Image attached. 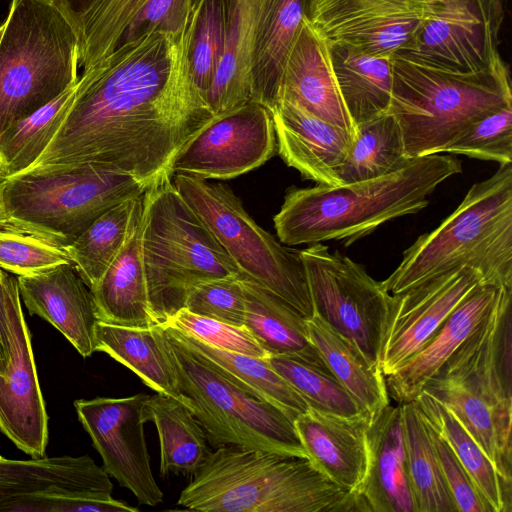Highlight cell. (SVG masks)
Returning <instances> with one entry per match:
<instances>
[{
    "mask_svg": "<svg viewBox=\"0 0 512 512\" xmlns=\"http://www.w3.org/2000/svg\"><path fill=\"white\" fill-rule=\"evenodd\" d=\"M193 26L194 6L178 33L145 32L82 72L59 128L24 172L93 167L148 187L171 179L177 155L215 117L192 76Z\"/></svg>",
    "mask_w": 512,
    "mask_h": 512,
    "instance_id": "obj_1",
    "label": "cell"
},
{
    "mask_svg": "<svg viewBox=\"0 0 512 512\" xmlns=\"http://www.w3.org/2000/svg\"><path fill=\"white\" fill-rule=\"evenodd\" d=\"M461 172L458 158L436 153L365 181L290 188L273 218L277 236L287 245L337 240L349 246L388 221L418 213L438 185Z\"/></svg>",
    "mask_w": 512,
    "mask_h": 512,
    "instance_id": "obj_2",
    "label": "cell"
},
{
    "mask_svg": "<svg viewBox=\"0 0 512 512\" xmlns=\"http://www.w3.org/2000/svg\"><path fill=\"white\" fill-rule=\"evenodd\" d=\"M177 504L207 512H354L355 495L308 457L235 446L211 451Z\"/></svg>",
    "mask_w": 512,
    "mask_h": 512,
    "instance_id": "obj_3",
    "label": "cell"
},
{
    "mask_svg": "<svg viewBox=\"0 0 512 512\" xmlns=\"http://www.w3.org/2000/svg\"><path fill=\"white\" fill-rule=\"evenodd\" d=\"M465 265L485 285L512 287V163L473 184L437 228L404 251L381 285L400 294Z\"/></svg>",
    "mask_w": 512,
    "mask_h": 512,
    "instance_id": "obj_4",
    "label": "cell"
},
{
    "mask_svg": "<svg viewBox=\"0 0 512 512\" xmlns=\"http://www.w3.org/2000/svg\"><path fill=\"white\" fill-rule=\"evenodd\" d=\"M509 105L511 80L502 58L486 70L460 73L392 56L388 112L399 124L409 159L444 153L475 122Z\"/></svg>",
    "mask_w": 512,
    "mask_h": 512,
    "instance_id": "obj_5",
    "label": "cell"
},
{
    "mask_svg": "<svg viewBox=\"0 0 512 512\" xmlns=\"http://www.w3.org/2000/svg\"><path fill=\"white\" fill-rule=\"evenodd\" d=\"M142 259L152 316L164 324L198 282L244 276L171 179L143 194Z\"/></svg>",
    "mask_w": 512,
    "mask_h": 512,
    "instance_id": "obj_6",
    "label": "cell"
},
{
    "mask_svg": "<svg viewBox=\"0 0 512 512\" xmlns=\"http://www.w3.org/2000/svg\"><path fill=\"white\" fill-rule=\"evenodd\" d=\"M0 41V137L79 79L74 29L51 0H12Z\"/></svg>",
    "mask_w": 512,
    "mask_h": 512,
    "instance_id": "obj_7",
    "label": "cell"
},
{
    "mask_svg": "<svg viewBox=\"0 0 512 512\" xmlns=\"http://www.w3.org/2000/svg\"><path fill=\"white\" fill-rule=\"evenodd\" d=\"M148 186L93 167L23 172L0 181V228L63 248L116 204Z\"/></svg>",
    "mask_w": 512,
    "mask_h": 512,
    "instance_id": "obj_8",
    "label": "cell"
},
{
    "mask_svg": "<svg viewBox=\"0 0 512 512\" xmlns=\"http://www.w3.org/2000/svg\"><path fill=\"white\" fill-rule=\"evenodd\" d=\"M163 343L178 389L213 448L235 446L307 457L293 422L282 411L230 382L165 329Z\"/></svg>",
    "mask_w": 512,
    "mask_h": 512,
    "instance_id": "obj_9",
    "label": "cell"
},
{
    "mask_svg": "<svg viewBox=\"0 0 512 512\" xmlns=\"http://www.w3.org/2000/svg\"><path fill=\"white\" fill-rule=\"evenodd\" d=\"M172 183L245 277L306 318L314 314L300 251L261 228L228 186L184 174H173Z\"/></svg>",
    "mask_w": 512,
    "mask_h": 512,
    "instance_id": "obj_10",
    "label": "cell"
},
{
    "mask_svg": "<svg viewBox=\"0 0 512 512\" xmlns=\"http://www.w3.org/2000/svg\"><path fill=\"white\" fill-rule=\"evenodd\" d=\"M314 313L378 364L392 295L364 266L321 243L300 251ZM379 365V364H378Z\"/></svg>",
    "mask_w": 512,
    "mask_h": 512,
    "instance_id": "obj_11",
    "label": "cell"
},
{
    "mask_svg": "<svg viewBox=\"0 0 512 512\" xmlns=\"http://www.w3.org/2000/svg\"><path fill=\"white\" fill-rule=\"evenodd\" d=\"M442 0H310L305 19L327 45L392 57Z\"/></svg>",
    "mask_w": 512,
    "mask_h": 512,
    "instance_id": "obj_12",
    "label": "cell"
},
{
    "mask_svg": "<svg viewBox=\"0 0 512 512\" xmlns=\"http://www.w3.org/2000/svg\"><path fill=\"white\" fill-rule=\"evenodd\" d=\"M502 1L442 0L397 53L460 73L486 70L501 59Z\"/></svg>",
    "mask_w": 512,
    "mask_h": 512,
    "instance_id": "obj_13",
    "label": "cell"
},
{
    "mask_svg": "<svg viewBox=\"0 0 512 512\" xmlns=\"http://www.w3.org/2000/svg\"><path fill=\"white\" fill-rule=\"evenodd\" d=\"M271 111L249 101L216 115L177 155L173 174L230 179L270 159L276 150Z\"/></svg>",
    "mask_w": 512,
    "mask_h": 512,
    "instance_id": "obj_14",
    "label": "cell"
},
{
    "mask_svg": "<svg viewBox=\"0 0 512 512\" xmlns=\"http://www.w3.org/2000/svg\"><path fill=\"white\" fill-rule=\"evenodd\" d=\"M148 396L79 399L74 407L105 472L131 491L140 504L156 506L164 494L152 474L141 420L142 404Z\"/></svg>",
    "mask_w": 512,
    "mask_h": 512,
    "instance_id": "obj_15",
    "label": "cell"
},
{
    "mask_svg": "<svg viewBox=\"0 0 512 512\" xmlns=\"http://www.w3.org/2000/svg\"><path fill=\"white\" fill-rule=\"evenodd\" d=\"M482 276L461 266L400 294H391L378 364L385 377L399 370L433 337Z\"/></svg>",
    "mask_w": 512,
    "mask_h": 512,
    "instance_id": "obj_16",
    "label": "cell"
},
{
    "mask_svg": "<svg viewBox=\"0 0 512 512\" xmlns=\"http://www.w3.org/2000/svg\"><path fill=\"white\" fill-rule=\"evenodd\" d=\"M8 360L0 374V428L24 453L42 458L48 442V416L21 306L18 282L8 294Z\"/></svg>",
    "mask_w": 512,
    "mask_h": 512,
    "instance_id": "obj_17",
    "label": "cell"
},
{
    "mask_svg": "<svg viewBox=\"0 0 512 512\" xmlns=\"http://www.w3.org/2000/svg\"><path fill=\"white\" fill-rule=\"evenodd\" d=\"M270 111L278 152L285 163L317 184L343 186L339 170L352 137L284 95L279 96Z\"/></svg>",
    "mask_w": 512,
    "mask_h": 512,
    "instance_id": "obj_18",
    "label": "cell"
},
{
    "mask_svg": "<svg viewBox=\"0 0 512 512\" xmlns=\"http://www.w3.org/2000/svg\"><path fill=\"white\" fill-rule=\"evenodd\" d=\"M20 298L31 315L59 330L83 357L95 350L98 322L92 294L71 263L17 277Z\"/></svg>",
    "mask_w": 512,
    "mask_h": 512,
    "instance_id": "obj_19",
    "label": "cell"
},
{
    "mask_svg": "<svg viewBox=\"0 0 512 512\" xmlns=\"http://www.w3.org/2000/svg\"><path fill=\"white\" fill-rule=\"evenodd\" d=\"M369 463L354 494L358 511L416 512L410 487L400 404L383 408L368 424Z\"/></svg>",
    "mask_w": 512,
    "mask_h": 512,
    "instance_id": "obj_20",
    "label": "cell"
},
{
    "mask_svg": "<svg viewBox=\"0 0 512 512\" xmlns=\"http://www.w3.org/2000/svg\"><path fill=\"white\" fill-rule=\"evenodd\" d=\"M369 422L363 415L348 418L309 408L293 424L312 463L338 486L355 494L368 469Z\"/></svg>",
    "mask_w": 512,
    "mask_h": 512,
    "instance_id": "obj_21",
    "label": "cell"
},
{
    "mask_svg": "<svg viewBox=\"0 0 512 512\" xmlns=\"http://www.w3.org/2000/svg\"><path fill=\"white\" fill-rule=\"evenodd\" d=\"M280 95L297 101L318 118L341 128L355 139L357 128L339 92L328 45L306 19L286 59Z\"/></svg>",
    "mask_w": 512,
    "mask_h": 512,
    "instance_id": "obj_22",
    "label": "cell"
},
{
    "mask_svg": "<svg viewBox=\"0 0 512 512\" xmlns=\"http://www.w3.org/2000/svg\"><path fill=\"white\" fill-rule=\"evenodd\" d=\"M144 192L135 199L122 248L90 290L98 321L142 328L157 325L150 309L142 259Z\"/></svg>",
    "mask_w": 512,
    "mask_h": 512,
    "instance_id": "obj_23",
    "label": "cell"
},
{
    "mask_svg": "<svg viewBox=\"0 0 512 512\" xmlns=\"http://www.w3.org/2000/svg\"><path fill=\"white\" fill-rule=\"evenodd\" d=\"M499 289L479 285L453 310L418 353L395 373L385 377L388 394L398 404L413 401L421 393L425 384L491 310Z\"/></svg>",
    "mask_w": 512,
    "mask_h": 512,
    "instance_id": "obj_24",
    "label": "cell"
},
{
    "mask_svg": "<svg viewBox=\"0 0 512 512\" xmlns=\"http://www.w3.org/2000/svg\"><path fill=\"white\" fill-rule=\"evenodd\" d=\"M310 0H257L251 63V101L271 110L289 51Z\"/></svg>",
    "mask_w": 512,
    "mask_h": 512,
    "instance_id": "obj_25",
    "label": "cell"
},
{
    "mask_svg": "<svg viewBox=\"0 0 512 512\" xmlns=\"http://www.w3.org/2000/svg\"><path fill=\"white\" fill-rule=\"evenodd\" d=\"M423 390L446 406L511 486V417L497 411L455 378L438 371Z\"/></svg>",
    "mask_w": 512,
    "mask_h": 512,
    "instance_id": "obj_26",
    "label": "cell"
},
{
    "mask_svg": "<svg viewBox=\"0 0 512 512\" xmlns=\"http://www.w3.org/2000/svg\"><path fill=\"white\" fill-rule=\"evenodd\" d=\"M244 326L269 355L285 354L327 367L313 345L307 318L261 284L243 276ZM328 368V367H327Z\"/></svg>",
    "mask_w": 512,
    "mask_h": 512,
    "instance_id": "obj_27",
    "label": "cell"
},
{
    "mask_svg": "<svg viewBox=\"0 0 512 512\" xmlns=\"http://www.w3.org/2000/svg\"><path fill=\"white\" fill-rule=\"evenodd\" d=\"M149 1L51 0L74 29L82 72L97 66L123 44Z\"/></svg>",
    "mask_w": 512,
    "mask_h": 512,
    "instance_id": "obj_28",
    "label": "cell"
},
{
    "mask_svg": "<svg viewBox=\"0 0 512 512\" xmlns=\"http://www.w3.org/2000/svg\"><path fill=\"white\" fill-rule=\"evenodd\" d=\"M163 336L164 329L158 324L142 328L98 321L95 327V350L108 354L133 371L146 386L179 400L189 409V400L178 389Z\"/></svg>",
    "mask_w": 512,
    "mask_h": 512,
    "instance_id": "obj_29",
    "label": "cell"
},
{
    "mask_svg": "<svg viewBox=\"0 0 512 512\" xmlns=\"http://www.w3.org/2000/svg\"><path fill=\"white\" fill-rule=\"evenodd\" d=\"M163 328L230 382L248 394L272 404L292 422L298 415L309 409L305 400L273 370L267 359L226 351L176 328L170 326H163Z\"/></svg>",
    "mask_w": 512,
    "mask_h": 512,
    "instance_id": "obj_30",
    "label": "cell"
},
{
    "mask_svg": "<svg viewBox=\"0 0 512 512\" xmlns=\"http://www.w3.org/2000/svg\"><path fill=\"white\" fill-rule=\"evenodd\" d=\"M307 326L310 339L329 370L371 421L389 405L386 380L379 365L317 314L307 318Z\"/></svg>",
    "mask_w": 512,
    "mask_h": 512,
    "instance_id": "obj_31",
    "label": "cell"
},
{
    "mask_svg": "<svg viewBox=\"0 0 512 512\" xmlns=\"http://www.w3.org/2000/svg\"><path fill=\"white\" fill-rule=\"evenodd\" d=\"M141 420L153 422L160 442V475L193 476L211 450L205 430L192 412L179 400L155 393L141 408Z\"/></svg>",
    "mask_w": 512,
    "mask_h": 512,
    "instance_id": "obj_32",
    "label": "cell"
},
{
    "mask_svg": "<svg viewBox=\"0 0 512 512\" xmlns=\"http://www.w3.org/2000/svg\"><path fill=\"white\" fill-rule=\"evenodd\" d=\"M328 48L339 92L356 128L387 113L392 90V57L369 56L338 44Z\"/></svg>",
    "mask_w": 512,
    "mask_h": 512,
    "instance_id": "obj_33",
    "label": "cell"
},
{
    "mask_svg": "<svg viewBox=\"0 0 512 512\" xmlns=\"http://www.w3.org/2000/svg\"><path fill=\"white\" fill-rule=\"evenodd\" d=\"M257 0H235L222 55L206 102L216 116L251 101V63Z\"/></svg>",
    "mask_w": 512,
    "mask_h": 512,
    "instance_id": "obj_34",
    "label": "cell"
},
{
    "mask_svg": "<svg viewBox=\"0 0 512 512\" xmlns=\"http://www.w3.org/2000/svg\"><path fill=\"white\" fill-rule=\"evenodd\" d=\"M426 421L449 444L491 512L511 511V486L452 412L424 390L413 400Z\"/></svg>",
    "mask_w": 512,
    "mask_h": 512,
    "instance_id": "obj_35",
    "label": "cell"
},
{
    "mask_svg": "<svg viewBox=\"0 0 512 512\" xmlns=\"http://www.w3.org/2000/svg\"><path fill=\"white\" fill-rule=\"evenodd\" d=\"M410 487L416 512H455L426 419L414 401L400 403Z\"/></svg>",
    "mask_w": 512,
    "mask_h": 512,
    "instance_id": "obj_36",
    "label": "cell"
},
{
    "mask_svg": "<svg viewBox=\"0 0 512 512\" xmlns=\"http://www.w3.org/2000/svg\"><path fill=\"white\" fill-rule=\"evenodd\" d=\"M411 160L406 156L399 124L387 112L357 125L339 178L343 185L365 181L398 171Z\"/></svg>",
    "mask_w": 512,
    "mask_h": 512,
    "instance_id": "obj_37",
    "label": "cell"
},
{
    "mask_svg": "<svg viewBox=\"0 0 512 512\" xmlns=\"http://www.w3.org/2000/svg\"><path fill=\"white\" fill-rule=\"evenodd\" d=\"M135 199H126L105 211L62 248L90 290L97 286L126 240Z\"/></svg>",
    "mask_w": 512,
    "mask_h": 512,
    "instance_id": "obj_38",
    "label": "cell"
},
{
    "mask_svg": "<svg viewBox=\"0 0 512 512\" xmlns=\"http://www.w3.org/2000/svg\"><path fill=\"white\" fill-rule=\"evenodd\" d=\"M77 87L78 81L0 137L2 179L16 176L34 164L67 114Z\"/></svg>",
    "mask_w": 512,
    "mask_h": 512,
    "instance_id": "obj_39",
    "label": "cell"
},
{
    "mask_svg": "<svg viewBox=\"0 0 512 512\" xmlns=\"http://www.w3.org/2000/svg\"><path fill=\"white\" fill-rule=\"evenodd\" d=\"M267 361L299 393L310 409L341 417L363 415L368 418L329 368L285 354L270 355Z\"/></svg>",
    "mask_w": 512,
    "mask_h": 512,
    "instance_id": "obj_40",
    "label": "cell"
},
{
    "mask_svg": "<svg viewBox=\"0 0 512 512\" xmlns=\"http://www.w3.org/2000/svg\"><path fill=\"white\" fill-rule=\"evenodd\" d=\"M235 0H194L190 62L194 82L207 97L225 45Z\"/></svg>",
    "mask_w": 512,
    "mask_h": 512,
    "instance_id": "obj_41",
    "label": "cell"
},
{
    "mask_svg": "<svg viewBox=\"0 0 512 512\" xmlns=\"http://www.w3.org/2000/svg\"><path fill=\"white\" fill-rule=\"evenodd\" d=\"M444 153L494 161L500 165L512 163V105L475 122L447 146Z\"/></svg>",
    "mask_w": 512,
    "mask_h": 512,
    "instance_id": "obj_42",
    "label": "cell"
},
{
    "mask_svg": "<svg viewBox=\"0 0 512 512\" xmlns=\"http://www.w3.org/2000/svg\"><path fill=\"white\" fill-rule=\"evenodd\" d=\"M71 263L66 252L32 235L0 228V269L17 277L43 273Z\"/></svg>",
    "mask_w": 512,
    "mask_h": 512,
    "instance_id": "obj_43",
    "label": "cell"
},
{
    "mask_svg": "<svg viewBox=\"0 0 512 512\" xmlns=\"http://www.w3.org/2000/svg\"><path fill=\"white\" fill-rule=\"evenodd\" d=\"M162 326L176 328L226 351L262 359H267L270 356L244 325L236 326L194 314L186 308L177 311Z\"/></svg>",
    "mask_w": 512,
    "mask_h": 512,
    "instance_id": "obj_44",
    "label": "cell"
},
{
    "mask_svg": "<svg viewBox=\"0 0 512 512\" xmlns=\"http://www.w3.org/2000/svg\"><path fill=\"white\" fill-rule=\"evenodd\" d=\"M138 512L108 493L41 491L11 499L0 512Z\"/></svg>",
    "mask_w": 512,
    "mask_h": 512,
    "instance_id": "obj_45",
    "label": "cell"
},
{
    "mask_svg": "<svg viewBox=\"0 0 512 512\" xmlns=\"http://www.w3.org/2000/svg\"><path fill=\"white\" fill-rule=\"evenodd\" d=\"M241 277L213 278L198 282L188 292L184 308L236 326L244 325L245 300Z\"/></svg>",
    "mask_w": 512,
    "mask_h": 512,
    "instance_id": "obj_46",
    "label": "cell"
},
{
    "mask_svg": "<svg viewBox=\"0 0 512 512\" xmlns=\"http://www.w3.org/2000/svg\"><path fill=\"white\" fill-rule=\"evenodd\" d=\"M427 424L444 480L457 511L491 512L449 444L428 422Z\"/></svg>",
    "mask_w": 512,
    "mask_h": 512,
    "instance_id": "obj_47",
    "label": "cell"
},
{
    "mask_svg": "<svg viewBox=\"0 0 512 512\" xmlns=\"http://www.w3.org/2000/svg\"><path fill=\"white\" fill-rule=\"evenodd\" d=\"M193 6L194 0H150L129 29L123 44L151 30L178 33L191 19Z\"/></svg>",
    "mask_w": 512,
    "mask_h": 512,
    "instance_id": "obj_48",
    "label": "cell"
},
{
    "mask_svg": "<svg viewBox=\"0 0 512 512\" xmlns=\"http://www.w3.org/2000/svg\"><path fill=\"white\" fill-rule=\"evenodd\" d=\"M17 278L0 269V354L8 360V324L6 303L9 291Z\"/></svg>",
    "mask_w": 512,
    "mask_h": 512,
    "instance_id": "obj_49",
    "label": "cell"
},
{
    "mask_svg": "<svg viewBox=\"0 0 512 512\" xmlns=\"http://www.w3.org/2000/svg\"><path fill=\"white\" fill-rule=\"evenodd\" d=\"M5 27H6V21H4L1 25H0V41H1V38L3 36V33H4V30H5Z\"/></svg>",
    "mask_w": 512,
    "mask_h": 512,
    "instance_id": "obj_50",
    "label": "cell"
},
{
    "mask_svg": "<svg viewBox=\"0 0 512 512\" xmlns=\"http://www.w3.org/2000/svg\"><path fill=\"white\" fill-rule=\"evenodd\" d=\"M0 179H2V166H1V160H0Z\"/></svg>",
    "mask_w": 512,
    "mask_h": 512,
    "instance_id": "obj_51",
    "label": "cell"
},
{
    "mask_svg": "<svg viewBox=\"0 0 512 512\" xmlns=\"http://www.w3.org/2000/svg\"><path fill=\"white\" fill-rule=\"evenodd\" d=\"M2 458V456L0 455V459Z\"/></svg>",
    "mask_w": 512,
    "mask_h": 512,
    "instance_id": "obj_52",
    "label": "cell"
},
{
    "mask_svg": "<svg viewBox=\"0 0 512 512\" xmlns=\"http://www.w3.org/2000/svg\"><path fill=\"white\" fill-rule=\"evenodd\" d=\"M1 180H2V179H0V181H1Z\"/></svg>",
    "mask_w": 512,
    "mask_h": 512,
    "instance_id": "obj_53",
    "label": "cell"
}]
</instances>
